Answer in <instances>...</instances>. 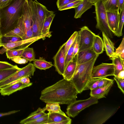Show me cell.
<instances>
[{"mask_svg": "<svg viewBox=\"0 0 124 124\" xmlns=\"http://www.w3.org/2000/svg\"><path fill=\"white\" fill-rule=\"evenodd\" d=\"M78 93L71 81L63 78L42 90L39 99L46 103L68 105L76 100Z\"/></svg>", "mask_w": 124, "mask_h": 124, "instance_id": "1", "label": "cell"}, {"mask_svg": "<svg viewBox=\"0 0 124 124\" xmlns=\"http://www.w3.org/2000/svg\"><path fill=\"white\" fill-rule=\"evenodd\" d=\"M26 0H13L9 5L0 10V30L2 36L16 26Z\"/></svg>", "mask_w": 124, "mask_h": 124, "instance_id": "2", "label": "cell"}, {"mask_svg": "<svg viewBox=\"0 0 124 124\" xmlns=\"http://www.w3.org/2000/svg\"><path fill=\"white\" fill-rule=\"evenodd\" d=\"M99 55L97 54L86 62L77 64L74 73L70 80L78 93L86 90L87 85L91 78L93 68Z\"/></svg>", "mask_w": 124, "mask_h": 124, "instance_id": "3", "label": "cell"}, {"mask_svg": "<svg viewBox=\"0 0 124 124\" xmlns=\"http://www.w3.org/2000/svg\"><path fill=\"white\" fill-rule=\"evenodd\" d=\"M96 21V27L109 38H112L114 34L110 29L108 23L107 12L102 0L94 4Z\"/></svg>", "mask_w": 124, "mask_h": 124, "instance_id": "4", "label": "cell"}, {"mask_svg": "<svg viewBox=\"0 0 124 124\" xmlns=\"http://www.w3.org/2000/svg\"><path fill=\"white\" fill-rule=\"evenodd\" d=\"M98 102L97 99L91 96L86 100H76L68 105L66 114L69 117L74 118L84 109Z\"/></svg>", "mask_w": 124, "mask_h": 124, "instance_id": "5", "label": "cell"}, {"mask_svg": "<svg viewBox=\"0 0 124 124\" xmlns=\"http://www.w3.org/2000/svg\"><path fill=\"white\" fill-rule=\"evenodd\" d=\"M52 32L49 31L45 34L28 39L8 43L1 44L0 47L2 46V47L0 49V54H3L9 50L18 46H21V47L20 48H21L30 45L34 42L41 39H44L46 37L49 38L52 36Z\"/></svg>", "mask_w": 124, "mask_h": 124, "instance_id": "6", "label": "cell"}, {"mask_svg": "<svg viewBox=\"0 0 124 124\" xmlns=\"http://www.w3.org/2000/svg\"><path fill=\"white\" fill-rule=\"evenodd\" d=\"M35 70V67L33 64L31 63H29L13 75L0 83V89L22 77H31L33 76Z\"/></svg>", "mask_w": 124, "mask_h": 124, "instance_id": "7", "label": "cell"}, {"mask_svg": "<svg viewBox=\"0 0 124 124\" xmlns=\"http://www.w3.org/2000/svg\"><path fill=\"white\" fill-rule=\"evenodd\" d=\"M78 32L80 43L78 52L92 48L95 34L86 26L82 27Z\"/></svg>", "mask_w": 124, "mask_h": 124, "instance_id": "8", "label": "cell"}, {"mask_svg": "<svg viewBox=\"0 0 124 124\" xmlns=\"http://www.w3.org/2000/svg\"><path fill=\"white\" fill-rule=\"evenodd\" d=\"M114 67L112 63H102L95 66H93L91 78H95L114 76Z\"/></svg>", "mask_w": 124, "mask_h": 124, "instance_id": "9", "label": "cell"}, {"mask_svg": "<svg viewBox=\"0 0 124 124\" xmlns=\"http://www.w3.org/2000/svg\"><path fill=\"white\" fill-rule=\"evenodd\" d=\"M66 53L64 43L60 47L58 51L53 57L54 66L55 71L58 74L62 75L65 69Z\"/></svg>", "mask_w": 124, "mask_h": 124, "instance_id": "10", "label": "cell"}, {"mask_svg": "<svg viewBox=\"0 0 124 124\" xmlns=\"http://www.w3.org/2000/svg\"><path fill=\"white\" fill-rule=\"evenodd\" d=\"M32 23V29L34 37L41 35L39 20L36 4V1H31Z\"/></svg>", "mask_w": 124, "mask_h": 124, "instance_id": "11", "label": "cell"}, {"mask_svg": "<svg viewBox=\"0 0 124 124\" xmlns=\"http://www.w3.org/2000/svg\"><path fill=\"white\" fill-rule=\"evenodd\" d=\"M32 84L31 83L27 84L18 83L6 86L0 89V93L3 96H9L18 90L31 86Z\"/></svg>", "mask_w": 124, "mask_h": 124, "instance_id": "12", "label": "cell"}, {"mask_svg": "<svg viewBox=\"0 0 124 124\" xmlns=\"http://www.w3.org/2000/svg\"><path fill=\"white\" fill-rule=\"evenodd\" d=\"M109 27L114 35L117 30L119 22V10L106 11Z\"/></svg>", "mask_w": 124, "mask_h": 124, "instance_id": "13", "label": "cell"}, {"mask_svg": "<svg viewBox=\"0 0 124 124\" xmlns=\"http://www.w3.org/2000/svg\"><path fill=\"white\" fill-rule=\"evenodd\" d=\"M114 83V81L108 84L105 86L100 87L91 90L90 95L91 96L98 99L105 97L109 92Z\"/></svg>", "mask_w": 124, "mask_h": 124, "instance_id": "14", "label": "cell"}, {"mask_svg": "<svg viewBox=\"0 0 124 124\" xmlns=\"http://www.w3.org/2000/svg\"><path fill=\"white\" fill-rule=\"evenodd\" d=\"M97 54L92 48L79 52L77 55V64L86 62L93 58Z\"/></svg>", "mask_w": 124, "mask_h": 124, "instance_id": "15", "label": "cell"}, {"mask_svg": "<svg viewBox=\"0 0 124 124\" xmlns=\"http://www.w3.org/2000/svg\"><path fill=\"white\" fill-rule=\"evenodd\" d=\"M77 55L69 62L65 68L62 75L63 78L68 80H70L75 72L77 65Z\"/></svg>", "mask_w": 124, "mask_h": 124, "instance_id": "16", "label": "cell"}, {"mask_svg": "<svg viewBox=\"0 0 124 124\" xmlns=\"http://www.w3.org/2000/svg\"><path fill=\"white\" fill-rule=\"evenodd\" d=\"M24 35L23 19L21 16L19 19L16 26L13 29L3 36L20 37L23 40Z\"/></svg>", "mask_w": 124, "mask_h": 124, "instance_id": "17", "label": "cell"}, {"mask_svg": "<svg viewBox=\"0 0 124 124\" xmlns=\"http://www.w3.org/2000/svg\"><path fill=\"white\" fill-rule=\"evenodd\" d=\"M93 5L88 0H83L77 7L74 8L75 11L74 18H80L85 12L92 8Z\"/></svg>", "mask_w": 124, "mask_h": 124, "instance_id": "18", "label": "cell"}, {"mask_svg": "<svg viewBox=\"0 0 124 124\" xmlns=\"http://www.w3.org/2000/svg\"><path fill=\"white\" fill-rule=\"evenodd\" d=\"M36 4L39 20L40 28L41 32L45 19L50 11L48 10L45 6L37 1H36Z\"/></svg>", "mask_w": 124, "mask_h": 124, "instance_id": "19", "label": "cell"}, {"mask_svg": "<svg viewBox=\"0 0 124 124\" xmlns=\"http://www.w3.org/2000/svg\"><path fill=\"white\" fill-rule=\"evenodd\" d=\"M102 33L104 48L106 54L109 58L115 56L114 44L108 36L104 33Z\"/></svg>", "mask_w": 124, "mask_h": 124, "instance_id": "20", "label": "cell"}, {"mask_svg": "<svg viewBox=\"0 0 124 124\" xmlns=\"http://www.w3.org/2000/svg\"><path fill=\"white\" fill-rule=\"evenodd\" d=\"M45 107L43 108L39 107L38 109L31 113L26 118L21 120L20 123L27 124L28 123L34 121L38 118L44 116L46 113H45Z\"/></svg>", "mask_w": 124, "mask_h": 124, "instance_id": "21", "label": "cell"}, {"mask_svg": "<svg viewBox=\"0 0 124 124\" xmlns=\"http://www.w3.org/2000/svg\"><path fill=\"white\" fill-rule=\"evenodd\" d=\"M47 124H58L59 123L70 118V117L58 113L49 111Z\"/></svg>", "mask_w": 124, "mask_h": 124, "instance_id": "22", "label": "cell"}, {"mask_svg": "<svg viewBox=\"0 0 124 124\" xmlns=\"http://www.w3.org/2000/svg\"><path fill=\"white\" fill-rule=\"evenodd\" d=\"M104 45L102 38L98 35H95L94 37L92 48L97 54L102 53L104 50Z\"/></svg>", "mask_w": 124, "mask_h": 124, "instance_id": "23", "label": "cell"}, {"mask_svg": "<svg viewBox=\"0 0 124 124\" xmlns=\"http://www.w3.org/2000/svg\"><path fill=\"white\" fill-rule=\"evenodd\" d=\"M110 59L112 61L114 65V76L116 77L120 71L124 70V60H122L119 56H115Z\"/></svg>", "mask_w": 124, "mask_h": 124, "instance_id": "24", "label": "cell"}, {"mask_svg": "<svg viewBox=\"0 0 124 124\" xmlns=\"http://www.w3.org/2000/svg\"><path fill=\"white\" fill-rule=\"evenodd\" d=\"M33 61L35 67L40 70H46L54 66L52 62L46 61L42 57H40L38 59H35Z\"/></svg>", "mask_w": 124, "mask_h": 124, "instance_id": "25", "label": "cell"}, {"mask_svg": "<svg viewBox=\"0 0 124 124\" xmlns=\"http://www.w3.org/2000/svg\"><path fill=\"white\" fill-rule=\"evenodd\" d=\"M21 69L16 65L14 67L12 68L0 70V83L6 80Z\"/></svg>", "mask_w": 124, "mask_h": 124, "instance_id": "26", "label": "cell"}, {"mask_svg": "<svg viewBox=\"0 0 124 124\" xmlns=\"http://www.w3.org/2000/svg\"><path fill=\"white\" fill-rule=\"evenodd\" d=\"M55 14L52 11L50 12L46 18L43 24L41 35L46 33L49 31L50 27Z\"/></svg>", "mask_w": 124, "mask_h": 124, "instance_id": "27", "label": "cell"}, {"mask_svg": "<svg viewBox=\"0 0 124 124\" xmlns=\"http://www.w3.org/2000/svg\"><path fill=\"white\" fill-rule=\"evenodd\" d=\"M106 11L119 10L117 0H102Z\"/></svg>", "mask_w": 124, "mask_h": 124, "instance_id": "28", "label": "cell"}, {"mask_svg": "<svg viewBox=\"0 0 124 124\" xmlns=\"http://www.w3.org/2000/svg\"><path fill=\"white\" fill-rule=\"evenodd\" d=\"M45 110L53 113H58L64 115L65 114L61 109L59 104L57 103H47L45 107Z\"/></svg>", "mask_w": 124, "mask_h": 124, "instance_id": "29", "label": "cell"}, {"mask_svg": "<svg viewBox=\"0 0 124 124\" xmlns=\"http://www.w3.org/2000/svg\"><path fill=\"white\" fill-rule=\"evenodd\" d=\"M30 62L33 61L35 59V55L32 47L26 48L24 50L21 56Z\"/></svg>", "mask_w": 124, "mask_h": 124, "instance_id": "30", "label": "cell"}, {"mask_svg": "<svg viewBox=\"0 0 124 124\" xmlns=\"http://www.w3.org/2000/svg\"><path fill=\"white\" fill-rule=\"evenodd\" d=\"M118 25L117 30L114 35L118 37L122 35V30L124 22V7L120 10Z\"/></svg>", "mask_w": 124, "mask_h": 124, "instance_id": "31", "label": "cell"}, {"mask_svg": "<svg viewBox=\"0 0 124 124\" xmlns=\"http://www.w3.org/2000/svg\"><path fill=\"white\" fill-rule=\"evenodd\" d=\"M30 45L17 49H11L6 51V54L7 58L9 59L13 57L16 56L21 57L24 49L28 47Z\"/></svg>", "mask_w": 124, "mask_h": 124, "instance_id": "32", "label": "cell"}, {"mask_svg": "<svg viewBox=\"0 0 124 124\" xmlns=\"http://www.w3.org/2000/svg\"><path fill=\"white\" fill-rule=\"evenodd\" d=\"M76 38L73 44L69 49L66 54L65 59V69L68 64L73 59V55L76 43Z\"/></svg>", "mask_w": 124, "mask_h": 124, "instance_id": "33", "label": "cell"}, {"mask_svg": "<svg viewBox=\"0 0 124 124\" xmlns=\"http://www.w3.org/2000/svg\"><path fill=\"white\" fill-rule=\"evenodd\" d=\"M78 32L77 31H75L67 41L64 43L66 54L69 49L73 44L78 34Z\"/></svg>", "mask_w": 124, "mask_h": 124, "instance_id": "34", "label": "cell"}, {"mask_svg": "<svg viewBox=\"0 0 124 124\" xmlns=\"http://www.w3.org/2000/svg\"><path fill=\"white\" fill-rule=\"evenodd\" d=\"M22 40H23L20 37L2 36L1 44L8 43Z\"/></svg>", "mask_w": 124, "mask_h": 124, "instance_id": "35", "label": "cell"}, {"mask_svg": "<svg viewBox=\"0 0 124 124\" xmlns=\"http://www.w3.org/2000/svg\"><path fill=\"white\" fill-rule=\"evenodd\" d=\"M102 78H91L87 85L86 90H91L98 87L99 83Z\"/></svg>", "mask_w": 124, "mask_h": 124, "instance_id": "36", "label": "cell"}, {"mask_svg": "<svg viewBox=\"0 0 124 124\" xmlns=\"http://www.w3.org/2000/svg\"><path fill=\"white\" fill-rule=\"evenodd\" d=\"M115 56H119L120 58L124 60V38L118 47L115 51Z\"/></svg>", "mask_w": 124, "mask_h": 124, "instance_id": "37", "label": "cell"}, {"mask_svg": "<svg viewBox=\"0 0 124 124\" xmlns=\"http://www.w3.org/2000/svg\"><path fill=\"white\" fill-rule=\"evenodd\" d=\"M48 118V113L34 121L29 122L27 124H47Z\"/></svg>", "mask_w": 124, "mask_h": 124, "instance_id": "38", "label": "cell"}, {"mask_svg": "<svg viewBox=\"0 0 124 124\" xmlns=\"http://www.w3.org/2000/svg\"><path fill=\"white\" fill-rule=\"evenodd\" d=\"M83 0H76L70 2L58 9L60 11L68 9L77 7Z\"/></svg>", "mask_w": 124, "mask_h": 124, "instance_id": "39", "label": "cell"}, {"mask_svg": "<svg viewBox=\"0 0 124 124\" xmlns=\"http://www.w3.org/2000/svg\"><path fill=\"white\" fill-rule=\"evenodd\" d=\"M114 78L117 83L118 87L124 94V79L119 78L116 76H114Z\"/></svg>", "mask_w": 124, "mask_h": 124, "instance_id": "40", "label": "cell"}, {"mask_svg": "<svg viewBox=\"0 0 124 124\" xmlns=\"http://www.w3.org/2000/svg\"><path fill=\"white\" fill-rule=\"evenodd\" d=\"M114 81V80L108 79L105 77L102 78L98 85V87H104L109 83Z\"/></svg>", "mask_w": 124, "mask_h": 124, "instance_id": "41", "label": "cell"}, {"mask_svg": "<svg viewBox=\"0 0 124 124\" xmlns=\"http://www.w3.org/2000/svg\"><path fill=\"white\" fill-rule=\"evenodd\" d=\"M80 45L79 36L78 33V34L76 37V43L74 47L73 55V59L75 57L78 53L80 47Z\"/></svg>", "mask_w": 124, "mask_h": 124, "instance_id": "42", "label": "cell"}, {"mask_svg": "<svg viewBox=\"0 0 124 124\" xmlns=\"http://www.w3.org/2000/svg\"><path fill=\"white\" fill-rule=\"evenodd\" d=\"M11 59L15 63L19 64H25L27 63L28 61L20 56H16L11 58Z\"/></svg>", "mask_w": 124, "mask_h": 124, "instance_id": "43", "label": "cell"}, {"mask_svg": "<svg viewBox=\"0 0 124 124\" xmlns=\"http://www.w3.org/2000/svg\"><path fill=\"white\" fill-rule=\"evenodd\" d=\"M18 83H21L25 84H27L30 83V80L29 78L26 77H24L13 82L8 84L6 85H8Z\"/></svg>", "mask_w": 124, "mask_h": 124, "instance_id": "44", "label": "cell"}, {"mask_svg": "<svg viewBox=\"0 0 124 124\" xmlns=\"http://www.w3.org/2000/svg\"><path fill=\"white\" fill-rule=\"evenodd\" d=\"M76 0H57L56 5L58 9L68 3Z\"/></svg>", "mask_w": 124, "mask_h": 124, "instance_id": "45", "label": "cell"}, {"mask_svg": "<svg viewBox=\"0 0 124 124\" xmlns=\"http://www.w3.org/2000/svg\"><path fill=\"white\" fill-rule=\"evenodd\" d=\"M15 66L6 62L0 61V70L12 68Z\"/></svg>", "mask_w": 124, "mask_h": 124, "instance_id": "46", "label": "cell"}, {"mask_svg": "<svg viewBox=\"0 0 124 124\" xmlns=\"http://www.w3.org/2000/svg\"><path fill=\"white\" fill-rule=\"evenodd\" d=\"M34 37L33 36L32 26L25 33L23 40L30 39Z\"/></svg>", "mask_w": 124, "mask_h": 124, "instance_id": "47", "label": "cell"}, {"mask_svg": "<svg viewBox=\"0 0 124 124\" xmlns=\"http://www.w3.org/2000/svg\"><path fill=\"white\" fill-rule=\"evenodd\" d=\"M13 0H0V10L9 5Z\"/></svg>", "mask_w": 124, "mask_h": 124, "instance_id": "48", "label": "cell"}, {"mask_svg": "<svg viewBox=\"0 0 124 124\" xmlns=\"http://www.w3.org/2000/svg\"><path fill=\"white\" fill-rule=\"evenodd\" d=\"M20 111V110H15L5 113H0V117L10 115L18 112Z\"/></svg>", "mask_w": 124, "mask_h": 124, "instance_id": "49", "label": "cell"}, {"mask_svg": "<svg viewBox=\"0 0 124 124\" xmlns=\"http://www.w3.org/2000/svg\"><path fill=\"white\" fill-rule=\"evenodd\" d=\"M117 4L119 10L122 9L124 7V0H117Z\"/></svg>", "mask_w": 124, "mask_h": 124, "instance_id": "50", "label": "cell"}, {"mask_svg": "<svg viewBox=\"0 0 124 124\" xmlns=\"http://www.w3.org/2000/svg\"><path fill=\"white\" fill-rule=\"evenodd\" d=\"M116 77L119 78L124 79V70L120 71Z\"/></svg>", "mask_w": 124, "mask_h": 124, "instance_id": "51", "label": "cell"}, {"mask_svg": "<svg viewBox=\"0 0 124 124\" xmlns=\"http://www.w3.org/2000/svg\"><path fill=\"white\" fill-rule=\"evenodd\" d=\"M99 0H88L89 2L93 4H94Z\"/></svg>", "mask_w": 124, "mask_h": 124, "instance_id": "52", "label": "cell"}, {"mask_svg": "<svg viewBox=\"0 0 124 124\" xmlns=\"http://www.w3.org/2000/svg\"><path fill=\"white\" fill-rule=\"evenodd\" d=\"M2 34L1 33V31L0 30V45L1 43V38L2 36Z\"/></svg>", "mask_w": 124, "mask_h": 124, "instance_id": "53", "label": "cell"}, {"mask_svg": "<svg viewBox=\"0 0 124 124\" xmlns=\"http://www.w3.org/2000/svg\"><path fill=\"white\" fill-rule=\"evenodd\" d=\"M35 0V1H37L36 0Z\"/></svg>", "mask_w": 124, "mask_h": 124, "instance_id": "54", "label": "cell"}]
</instances>
